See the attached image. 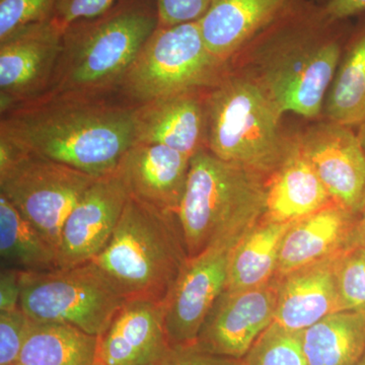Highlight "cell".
I'll list each match as a JSON object with an SVG mask.
<instances>
[{"label":"cell","instance_id":"cell-1","mask_svg":"<svg viewBox=\"0 0 365 365\" xmlns=\"http://www.w3.org/2000/svg\"><path fill=\"white\" fill-rule=\"evenodd\" d=\"M347 21L332 20L323 6L292 0L230 68L259 86L283 115L319 119L351 30Z\"/></svg>","mask_w":365,"mask_h":365},{"label":"cell","instance_id":"cell-2","mask_svg":"<svg viewBox=\"0 0 365 365\" xmlns=\"http://www.w3.org/2000/svg\"><path fill=\"white\" fill-rule=\"evenodd\" d=\"M0 138L91 177L108 176L136 143V107L45 95L2 113Z\"/></svg>","mask_w":365,"mask_h":365},{"label":"cell","instance_id":"cell-3","mask_svg":"<svg viewBox=\"0 0 365 365\" xmlns=\"http://www.w3.org/2000/svg\"><path fill=\"white\" fill-rule=\"evenodd\" d=\"M158 26L155 0H117L97 18L67 26L46 95L93 96L119 83Z\"/></svg>","mask_w":365,"mask_h":365},{"label":"cell","instance_id":"cell-4","mask_svg":"<svg viewBox=\"0 0 365 365\" xmlns=\"http://www.w3.org/2000/svg\"><path fill=\"white\" fill-rule=\"evenodd\" d=\"M188 260L177 213L130 195L111 239L91 262L126 302L165 304Z\"/></svg>","mask_w":365,"mask_h":365},{"label":"cell","instance_id":"cell-5","mask_svg":"<svg viewBox=\"0 0 365 365\" xmlns=\"http://www.w3.org/2000/svg\"><path fill=\"white\" fill-rule=\"evenodd\" d=\"M267 181L206 148L197 151L177 211L188 258L241 240L263 217Z\"/></svg>","mask_w":365,"mask_h":365},{"label":"cell","instance_id":"cell-6","mask_svg":"<svg viewBox=\"0 0 365 365\" xmlns=\"http://www.w3.org/2000/svg\"><path fill=\"white\" fill-rule=\"evenodd\" d=\"M205 148L225 162L270 178L289 153L294 137L283 114L251 79L228 69L206 91Z\"/></svg>","mask_w":365,"mask_h":365},{"label":"cell","instance_id":"cell-7","mask_svg":"<svg viewBox=\"0 0 365 365\" xmlns=\"http://www.w3.org/2000/svg\"><path fill=\"white\" fill-rule=\"evenodd\" d=\"M230 69L204 42L198 21L158 26L120 81L135 102L144 104L187 91H207Z\"/></svg>","mask_w":365,"mask_h":365},{"label":"cell","instance_id":"cell-8","mask_svg":"<svg viewBox=\"0 0 365 365\" xmlns=\"http://www.w3.org/2000/svg\"><path fill=\"white\" fill-rule=\"evenodd\" d=\"M96 179L0 138V195L39 230L57 254L66 218Z\"/></svg>","mask_w":365,"mask_h":365},{"label":"cell","instance_id":"cell-9","mask_svg":"<svg viewBox=\"0 0 365 365\" xmlns=\"http://www.w3.org/2000/svg\"><path fill=\"white\" fill-rule=\"evenodd\" d=\"M20 309L32 321L56 322L100 337L126 300L93 262L21 272Z\"/></svg>","mask_w":365,"mask_h":365},{"label":"cell","instance_id":"cell-10","mask_svg":"<svg viewBox=\"0 0 365 365\" xmlns=\"http://www.w3.org/2000/svg\"><path fill=\"white\" fill-rule=\"evenodd\" d=\"M66 26L53 16L0 41L2 113L44 97L61 56Z\"/></svg>","mask_w":365,"mask_h":365},{"label":"cell","instance_id":"cell-11","mask_svg":"<svg viewBox=\"0 0 365 365\" xmlns=\"http://www.w3.org/2000/svg\"><path fill=\"white\" fill-rule=\"evenodd\" d=\"M240 241L222 242L187 261L165 304L170 347L196 344L206 317L227 287L230 258Z\"/></svg>","mask_w":365,"mask_h":365},{"label":"cell","instance_id":"cell-12","mask_svg":"<svg viewBox=\"0 0 365 365\" xmlns=\"http://www.w3.org/2000/svg\"><path fill=\"white\" fill-rule=\"evenodd\" d=\"M297 137L300 151L333 202L361 215L365 210V155L356 129L323 119Z\"/></svg>","mask_w":365,"mask_h":365},{"label":"cell","instance_id":"cell-13","mask_svg":"<svg viewBox=\"0 0 365 365\" xmlns=\"http://www.w3.org/2000/svg\"><path fill=\"white\" fill-rule=\"evenodd\" d=\"M280 278L250 289L225 292L204 321L196 346L202 351L242 359L275 319Z\"/></svg>","mask_w":365,"mask_h":365},{"label":"cell","instance_id":"cell-14","mask_svg":"<svg viewBox=\"0 0 365 365\" xmlns=\"http://www.w3.org/2000/svg\"><path fill=\"white\" fill-rule=\"evenodd\" d=\"M129 197L130 192L118 169L93 181L64 222L58 246L59 268L90 262L105 249Z\"/></svg>","mask_w":365,"mask_h":365},{"label":"cell","instance_id":"cell-15","mask_svg":"<svg viewBox=\"0 0 365 365\" xmlns=\"http://www.w3.org/2000/svg\"><path fill=\"white\" fill-rule=\"evenodd\" d=\"M359 218L332 202L295 222L281 244L275 276L282 277L356 246Z\"/></svg>","mask_w":365,"mask_h":365},{"label":"cell","instance_id":"cell-16","mask_svg":"<svg viewBox=\"0 0 365 365\" xmlns=\"http://www.w3.org/2000/svg\"><path fill=\"white\" fill-rule=\"evenodd\" d=\"M191 158L158 143H136L118 170L130 195L153 207L177 213L186 188Z\"/></svg>","mask_w":365,"mask_h":365},{"label":"cell","instance_id":"cell-17","mask_svg":"<svg viewBox=\"0 0 365 365\" xmlns=\"http://www.w3.org/2000/svg\"><path fill=\"white\" fill-rule=\"evenodd\" d=\"M169 347L165 304L129 300L98 337V361L103 365H148Z\"/></svg>","mask_w":365,"mask_h":365},{"label":"cell","instance_id":"cell-18","mask_svg":"<svg viewBox=\"0 0 365 365\" xmlns=\"http://www.w3.org/2000/svg\"><path fill=\"white\" fill-rule=\"evenodd\" d=\"M207 91H187L136 107V143L163 144L190 158L205 148Z\"/></svg>","mask_w":365,"mask_h":365},{"label":"cell","instance_id":"cell-19","mask_svg":"<svg viewBox=\"0 0 365 365\" xmlns=\"http://www.w3.org/2000/svg\"><path fill=\"white\" fill-rule=\"evenodd\" d=\"M292 0H213L198 21L211 54L230 61L277 20Z\"/></svg>","mask_w":365,"mask_h":365},{"label":"cell","instance_id":"cell-20","mask_svg":"<svg viewBox=\"0 0 365 365\" xmlns=\"http://www.w3.org/2000/svg\"><path fill=\"white\" fill-rule=\"evenodd\" d=\"M337 257L279 277L274 322L288 330L304 331L329 314L340 312L336 283Z\"/></svg>","mask_w":365,"mask_h":365},{"label":"cell","instance_id":"cell-21","mask_svg":"<svg viewBox=\"0 0 365 365\" xmlns=\"http://www.w3.org/2000/svg\"><path fill=\"white\" fill-rule=\"evenodd\" d=\"M333 202L294 137L289 153L269 178L263 217L277 222H297Z\"/></svg>","mask_w":365,"mask_h":365},{"label":"cell","instance_id":"cell-22","mask_svg":"<svg viewBox=\"0 0 365 365\" xmlns=\"http://www.w3.org/2000/svg\"><path fill=\"white\" fill-rule=\"evenodd\" d=\"M322 116L354 129L365 122V13L346 40Z\"/></svg>","mask_w":365,"mask_h":365},{"label":"cell","instance_id":"cell-23","mask_svg":"<svg viewBox=\"0 0 365 365\" xmlns=\"http://www.w3.org/2000/svg\"><path fill=\"white\" fill-rule=\"evenodd\" d=\"M294 222H272L262 217L249 230L232 252L225 292L250 289L272 279L281 244Z\"/></svg>","mask_w":365,"mask_h":365},{"label":"cell","instance_id":"cell-24","mask_svg":"<svg viewBox=\"0 0 365 365\" xmlns=\"http://www.w3.org/2000/svg\"><path fill=\"white\" fill-rule=\"evenodd\" d=\"M98 349V337L76 327L31 319L16 364L93 365Z\"/></svg>","mask_w":365,"mask_h":365},{"label":"cell","instance_id":"cell-25","mask_svg":"<svg viewBox=\"0 0 365 365\" xmlns=\"http://www.w3.org/2000/svg\"><path fill=\"white\" fill-rule=\"evenodd\" d=\"M309 365H356L365 352V312H336L302 331Z\"/></svg>","mask_w":365,"mask_h":365},{"label":"cell","instance_id":"cell-26","mask_svg":"<svg viewBox=\"0 0 365 365\" xmlns=\"http://www.w3.org/2000/svg\"><path fill=\"white\" fill-rule=\"evenodd\" d=\"M0 258L1 267L21 272H47L59 268L56 249L1 195Z\"/></svg>","mask_w":365,"mask_h":365},{"label":"cell","instance_id":"cell-27","mask_svg":"<svg viewBox=\"0 0 365 365\" xmlns=\"http://www.w3.org/2000/svg\"><path fill=\"white\" fill-rule=\"evenodd\" d=\"M240 361L241 365H309L302 331L288 330L273 322Z\"/></svg>","mask_w":365,"mask_h":365},{"label":"cell","instance_id":"cell-28","mask_svg":"<svg viewBox=\"0 0 365 365\" xmlns=\"http://www.w3.org/2000/svg\"><path fill=\"white\" fill-rule=\"evenodd\" d=\"M340 311L365 312V249L354 246L336 259Z\"/></svg>","mask_w":365,"mask_h":365},{"label":"cell","instance_id":"cell-29","mask_svg":"<svg viewBox=\"0 0 365 365\" xmlns=\"http://www.w3.org/2000/svg\"><path fill=\"white\" fill-rule=\"evenodd\" d=\"M58 0H0V41L54 16Z\"/></svg>","mask_w":365,"mask_h":365},{"label":"cell","instance_id":"cell-30","mask_svg":"<svg viewBox=\"0 0 365 365\" xmlns=\"http://www.w3.org/2000/svg\"><path fill=\"white\" fill-rule=\"evenodd\" d=\"M30 324L20 307L0 312V365L18 364Z\"/></svg>","mask_w":365,"mask_h":365},{"label":"cell","instance_id":"cell-31","mask_svg":"<svg viewBox=\"0 0 365 365\" xmlns=\"http://www.w3.org/2000/svg\"><path fill=\"white\" fill-rule=\"evenodd\" d=\"M213 0H155L158 26H169L199 21Z\"/></svg>","mask_w":365,"mask_h":365},{"label":"cell","instance_id":"cell-32","mask_svg":"<svg viewBox=\"0 0 365 365\" xmlns=\"http://www.w3.org/2000/svg\"><path fill=\"white\" fill-rule=\"evenodd\" d=\"M148 365H241L240 359L202 351L196 346L170 347Z\"/></svg>","mask_w":365,"mask_h":365},{"label":"cell","instance_id":"cell-33","mask_svg":"<svg viewBox=\"0 0 365 365\" xmlns=\"http://www.w3.org/2000/svg\"><path fill=\"white\" fill-rule=\"evenodd\" d=\"M117 0H58L54 18L63 26L97 18L109 11Z\"/></svg>","mask_w":365,"mask_h":365},{"label":"cell","instance_id":"cell-34","mask_svg":"<svg viewBox=\"0 0 365 365\" xmlns=\"http://www.w3.org/2000/svg\"><path fill=\"white\" fill-rule=\"evenodd\" d=\"M21 271L1 267L0 272V312L20 307Z\"/></svg>","mask_w":365,"mask_h":365},{"label":"cell","instance_id":"cell-35","mask_svg":"<svg viewBox=\"0 0 365 365\" xmlns=\"http://www.w3.org/2000/svg\"><path fill=\"white\" fill-rule=\"evenodd\" d=\"M326 14L335 21H349L365 13V0H327Z\"/></svg>","mask_w":365,"mask_h":365},{"label":"cell","instance_id":"cell-36","mask_svg":"<svg viewBox=\"0 0 365 365\" xmlns=\"http://www.w3.org/2000/svg\"><path fill=\"white\" fill-rule=\"evenodd\" d=\"M355 245L365 249V210L359 215Z\"/></svg>","mask_w":365,"mask_h":365},{"label":"cell","instance_id":"cell-37","mask_svg":"<svg viewBox=\"0 0 365 365\" xmlns=\"http://www.w3.org/2000/svg\"><path fill=\"white\" fill-rule=\"evenodd\" d=\"M357 136H359L360 144H361L362 150L365 155V122L360 125L359 128L356 129Z\"/></svg>","mask_w":365,"mask_h":365},{"label":"cell","instance_id":"cell-38","mask_svg":"<svg viewBox=\"0 0 365 365\" xmlns=\"http://www.w3.org/2000/svg\"><path fill=\"white\" fill-rule=\"evenodd\" d=\"M356 365H365V352L364 354L362 355L361 359H360L359 364H357Z\"/></svg>","mask_w":365,"mask_h":365},{"label":"cell","instance_id":"cell-39","mask_svg":"<svg viewBox=\"0 0 365 365\" xmlns=\"http://www.w3.org/2000/svg\"><path fill=\"white\" fill-rule=\"evenodd\" d=\"M93 365H103V364H100V362L97 361V362H96V364H93Z\"/></svg>","mask_w":365,"mask_h":365},{"label":"cell","instance_id":"cell-40","mask_svg":"<svg viewBox=\"0 0 365 365\" xmlns=\"http://www.w3.org/2000/svg\"><path fill=\"white\" fill-rule=\"evenodd\" d=\"M13 365H20V364H13Z\"/></svg>","mask_w":365,"mask_h":365}]
</instances>
